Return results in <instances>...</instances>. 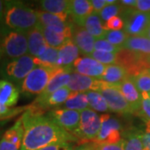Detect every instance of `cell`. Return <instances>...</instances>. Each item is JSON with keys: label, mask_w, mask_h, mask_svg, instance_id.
<instances>
[{"label": "cell", "mask_w": 150, "mask_h": 150, "mask_svg": "<svg viewBox=\"0 0 150 150\" xmlns=\"http://www.w3.org/2000/svg\"><path fill=\"white\" fill-rule=\"evenodd\" d=\"M134 8L142 13H150V0H137Z\"/></svg>", "instance_id": "42"}, {"label": "cell", "mask_w": 150, "mask_h": 150, "mask_svg": "<svg viewBox=\"0 0 150 150\" xmlns=\"http://www.w3.org/2000/svg\"><path fill=\"white\" fill-rule=\"evenodd\" d=\"M118 87L123 97L125 98V99L127 100V102L129 103L133 112L139 113L141 108L142 97L140 92L138 90L130 76L122 82Z\"/></svg>", "instance_id": "16"}, {"label": "cell", "mask_w": 150, "mask_h": 150, "mask_svg": "<svg viewBox=\"0 0 150 150\" xmlns=\"http://www.w3.org/2000/svg\"><path fill=\"white\" fill-rule=\"evenodd\" d=\"M38 5L44 12L68 18L69 15L70 1L68 0H42Z\"/></svg>", "instance_id": "23"}, {"label": "cell", "mask_w": 150, "mask_h": 150, "mask_svg": "<svg viewBox=\"0 0 150 150\" xmlns=\"http://www.w3.org/2000/svg\"><path fill=\"white\" fill-rule=\"evenodd\" d=\"M1 139H2V137H1V134H0V140H1Z\"/></svg>", "instance_id": "52"}, {"label": "cell", "mask_w": 150, "mask_h": 150, "mask_svg": "<svg viewBox=\"0 0 150 150\" xmlns=\"http://www.w3.org/2000/svg\"><path fill=\"white\" fill-rule=\"evenodd\" d=\"M129 77L127 71L123 67L118 64H111L106 66L105 72L100 80L104 81L111 85L118 86Z\"/></svg>", "instance_id": "24"}, {"label": "cell", "mask_w": 150, "mask_h": 150, "mask_svg": "<svg viewBox=\"0 0 150 150\" xmlns=\"http://www.w3.org/2000/svg\"><path fill=\"white\" fill-rule=\"evenodd\" d=\"M116 64L120 65L129 76L150 69V56L122 48L116 55Z\"/></svg>", "instance_id": "7"}, {"label": "cell", "mask_w": 150, "mask_h": 150, "mask_svg": "<svg viewBox=\"0 0 150 150\" xmlns=\"http://www.w3.org/2000/svg\"><path fill=\"white\" fill-rule=\"evenodd\" d=\"M146 37L148 38L149 39H150V23L148 29H147V32H146Z\"/></svg>", "instance_id": "49"}, {"label": "cell", "mask_w": 150, "mask_h": 150, "mask_svg": "<svg viewBox=\"0 0 150 150\" xmlns=\"http://www.w3.org/2000/svg\"><path fill=\"white\" fill-rule=\"evenodd\" d=\"M79 49L72 38L65 42L59 48V65L60 67H73V64L79 57Z\"/></svg>", "instance_id": "19"}, {"label": "cell", "mask_w": 150, "mask_h": 150, "mask_svg": "<svg viewBox=\"0 0 150 150\" xmlns=\"http://www.w3.org/2000/svg\"><path fill=\"white\" fill-rule=\"evenodd\" d=\"M72 40L84 55H90L94 51L96 38L93 37L84 28L75 23L72 25Z\"/></svg>", "instance_id": "15"}, {"label": "cell", "mask_w": 150, "mask_h": 150, "mask_svg": "<svg viewBox=\"0 0 150 150\" xmlns=\"http://www.w3.org/2000/svg\"><path fill=\"white\" fill-rule=\"evenodd\" d=\"M72 93V91L70 90L68 87H64L58 89L53 93H51L48 98H46L43 101L38 103H33V105L34 107L40 108H47L59 107L63 106L68 98Z\"/></svg>", "instance_id": "22"}, {"label": "cell", "mask_w": 150, "mask_h": 150, "mask_svg": "<svg viewBox=\"0 0 150 150\" xmlns=\"http://www.w3.org/2000/svg\"><path fill=\"white\" fill-rule=\"evenodd\" d=\"M129 35L124 30H117V31H106L103 38L108 41L113 45L122 48Z\"/></svg>", "instance_id": "34"}, {"label": "cell", "mask_w": 150, "mask_h": 150, "mask_svg": "<svg viewBox=\"0 0 150 150\" xmlns=\"http://www.w3.org/2000/svg\"><path fill=\"white\" fill-rule=\"evenodd\" d=\"M73 69L75 73L79 74L101 79L105 72L106 65L98 62L91 57H79L74 63Z\"/></svg>", "instance_id": "12"}, {"label": "cell", "mask_w": 150, "mask_h": 150, "mask_svg": "<svg viewBox=\"0 0 150 150\" xmlns=\"http://www.w3.org/2000/svg\"><path fill=\"white\" fill-rule=\"evenodd\" d=\"M144 132L132 131L128 134L125 139L124 150H144Z\"/></svg>", "instance_id": "32"}, {"label": "cell", "mask_w": 150, "mask_h": 150, "mask_svg": "<svg viewBox=\"0 0 150 150\" xmlns=\"http://www.w3.org/2000/svg\"><path fill=\"white\" fill-rule=\"evenodd\" d=\"M124 27V23L121 17L116 16L108 19L103 24V28L105 31H117L121 30Z\"/></svg>", "instance_id": "39"}, {"label": "cell", "mask_w": 150, "mask_h": 150, "mask_svg": "<svg viewBox=\"0 0 150 150\" xmlns=\"http://www.w3.org/2000/svg\"><path fill=\"white\" fill-rule=\"evenodd\" d=\"M62 69L63 67L57 69H47L37 66L23 81L19 90L27 95L41 94L48 86L50 80L59 73Z\"/></svg>", "instance_id": "5"}, {"label": "cell", "mask_w": 150, "mask_h": 150, "mask_svg": "<svg viewBox=\"0 0 150 150\" xmlns=\"http://www.w3.org/2000/svg\"><path fill=\"white\" fill-rule=\"evenodd\" d=\"M116 55H117V54L95 51L94 50L90 54V57L93 59H95L98 62L108 66V65L116 64Z\"/></svg>", "instance_id": "35"}, {"label": "cell", "mask_w": 150, "mask_h": 150, "mask_svg": "<svg viewBox=\"0 0 150 150\" xmlns=\"http://www.w3.org/2000/svg\"><path fill=\"white\" fill-rule=\"evenodd\" d=\"M21 118L24 129L21 150H38L53 144L77 141L74 134L62 129L48 115H42L33 105Z\"/></svg>", "instance_id": "1"}, {"label": "cell", "mask_w": 150, "mask_h": 150, "mask_svg": "<svg viewBox=\"0 0 150 150\" xmlns=\"http://www.w3.org/2000/svg\"><path fill=\"white\" fill-rule=\"evenodd\" d=\"M125 139L116 144H96V150H124Z\"/></svg>", "instance_id": "40"}, {"label": "cell", "mask_w": 150, "mask_h": 150, "mask_svg": "<svg viewBox=\"0 0 150 150\" xmlns=\"http://www.w3.org/2000/svg\"><path fill=\"white\" fill-rule=\"evenodd\" d=\"M39 24L42 27H62L66 28L70 26L69 23H67V19L63 17L58 16L50 13H47L44 11H36Z\"/></svg>", "instance_id": "29"}, {"label": "cell", "mask_w": 150, "mask_h": 150, "mask_svg": "<svg viewBox=\"0 0 150 150\" xmlns=\"http://www.w3.org/2000/svg\"><path fill=\"white\" fill-rule=\"evenodd\" d=\"M8 29L6 27L0 28L2 33L0 40L2 55L7 59H13L28 54L27 33Z\"/></svg>", "instance_id": "4"}, {"label": "cell", "mask_w": 150, "mask_h": 150, "mask_svg": "<svg viewBox=\"0 0 150 150\" xmlns=\"http://www.w3.org/2000/svg\"><path fill=\"white\" fill-rule=\"evenodd\" d=\"M123 7V6H122ZM124 31L129 36H146L150 23V13H142L132 8H122Z\"/></svg>", "instance_id": "6"}, {"label": "cell", "mask_w": 150, "mask_h": 150, "mask_svg": "<svg viewBox=\"0 0 150 150\" xmlns=\"http://www.w3.org/2000/svg\"><path fill=\"white\" fill-rule=\"evenodd\" d=\"M101 128L100 116L91 108H87L80 113V123L75 137L80 139L81 143L86 144L96 139Z\"/></svg>", "instance_id": "8"}, {"label": "cell", "mask_w": 150, "mask_h": 150, "mask_svg": "<svg viewBox=\"0 0 150 150\" xmlns=\"http://www.w3.org/2000/svg\"><path fill=\"white\" fill-rule=\"evenodd\" d=\"M145 125L146 129L144 132V136H143V140L144 144H150V121H145Z\"/></svg>", "instance_id": "45"}, {"label": "cell", "mask_w": 150, "mask_h": 150, "mask_svg": "<svg viewBox=\"0 0 150 150\" xmlns=\"http://www.w3.org/2000/svg\"><path fill=\"white\" fill-rule=\"evenodd\" d=\"M79 26L84 28L86 30L96 39L103 38L104 33L106 32L103 28V24L101 18L98 14L94 13L87 17Z\"/></svg>", "instance_id": "27"}, {"label": "cell", "mask_w": 150, "mask_h": 150, "mask_svg": "<svg viewBox=\"0 0 150 150\" xmlns=\"http://www.w3.org/2000/svg\"><path fill=\"white\" fill-rule=\"evenodd\" d=\"M122 8L123 7L119 4V2H118L117 4H109V5L106 6L100 12V13L98 15L101 18L103 21L107 22L108 19L112 18L113 17L118 16V13H121Z\"/></svg>", "instance_id": "36"}, {"label": "cell", "mask_w": 150, "mask_h": 150, "mask_svg": "<svg viewBox=\"0 0 150 150\" xmlns=\"http://www.w3.org/2000/svg\"><path fill=\"white\" fill-rule=\"evenodd\" d=\"M73 67H63L61 71L54 76V78L48 83V86L44 89V91L39 94L33 103H38L43 101L46 98H48L51 93H53L58 89L67 87L69 85L71 79V74L74 73Z\"/></svg>", "instance_id": "13"}, {"label": "cell", "mask_w": 150, "mask_h": 150, "mask_svg": "<svg viewBox=\"0 0 150 150\" xmlns=\"http://www.w3.org/2000/svg\"><path fill=\"white\" fill-rule=\"evenodd\" d=\"M19 98V88L5 79L0 80V103L6 107L14 106Z\"/></svg>", "instance_id": "20"}, {"label": "cell", "mask_w": 150, "mask_h": 150, "mask_svg": "<svg viewBox=\"0 0 150 150\" xmlns=\"http://www.w3.org/2000/svg\"><path fill=\"white\" fill-rule=\"evenodd\" d=\"M4 1H0V28L4 24Z\"/></svg>", "instance_id": "48"}, {"label": "cell", "mask_w": 150, "mask_h": 150, "mask_svg": "<svg viewBox=\"0 0 150 150\" xmlns=\"http://www.w3.org/2000/svg\"><path fill=\"white\" fill-rule=\"evenodd\" d=\"M34 59L36 66L43 67L47 69H57L59 68V48H51L48 46L43 54Z\"/></svg>", "instance_id": "26"}, {"label": "cell", "mask_w": 150, "mask_h": 150, "mask_svg": "<svg viewBox=\"0 0 150 150\" xmlns=\"http://www.w3.org/2000/svg\"><path fill=\"white\" fill-rule=\"evenodd\" d=\"M142 101L139 115L144 119V121H150V95L149 93H142Z\"/></svg>", "instance_id": "38"}, {"label": "cell", "mask_w": 150, "mask_h": 150, "mask_svg": "<svg viewBox=\"0 0 150 150\" xmlns=\"http://www.w3.org/2000/svg\"><path fill=\"white\" fill-rule=\"evenodd\" d=\"M86 94L88 99V104L91 109L98 112H107L109 110L108 103L103 95L96 91L86 92Z\"/></svg>", "instance_id": "31"}, {"label": "cell", "mask_w": 150, "mask_h": 150, "mask_svg": "<svg viewBox=\"0 0 150 150\" xmlns=\"http://www.w3.org/2000/svg\"><path fill=\"white\" fill-rule=\"evenodd\" d=\"M91 4L93 8V13L99 14L100 12L108 5L107 0H92Z\"/></svg>", "instance_id": "43"}, {"label": "cell", "mask_w": 150, "mask_h": 150, "mask_svg": "<svg viewBox=\"0 0 150 150\" xmlns=\"http://www.w3.org/2000/svg\"><path fill=\"white\" fill-rule=\"evenodd\" d=\"M73 150H96V144L93 142L83 144L79 147L74 148Z\"/></svg>", "instance_id": "46"}, {"label": "cell", "mask_w": 150, "mask_h": 150, "mask_svg": "<svg viewBox=\"0 0 150 150\" xmlns=\"http://www.w3.org/2000/svg\"><path fill=\"white\" fill-rule=\"evenodd\" d=\"M132 80L137 87L138 90L142 93H150V69L141 72L134 76H130Z\"/></svg>", "instance_id": "33"}, {"label": "cell", "mask_w": 150, "mask_h": 150, "mask_svg": "<svg viewBox=\"0 0 150 150\" xmlns=\"http://www.w3.org/2000/svg\"><path fill=\"white\" fill-rule=\"evenodd\" d=\"M36 67L33 57L29 54L18 59H6L0 66V76L5 80L20 86L23 81Z\"/></svg>", "instance_id": "3"}, {"label": "cell", "mask_w": 150, "mask_h": 150, "mask_svg": "<svg viewBox=\"0 0 150 150\" xmlns=\"http://www.w3.org/2000/svg\"><path fill=\"white\" fill-rule=\"evenodd\" d=\"M80 112L66 108H56L49 112L48 116L63 129L75 136L79 128Z\"/></svg>", "instance_id": "10"}, {"label": "cell", "mask_w": 150, "mask_h": 150, "mask_svg": "<svg viewBox=\"0 0 150 150\" xmlns=\"http://www.w3.org/2000/svg\"><path fill=\"white\" fill-rule=\"evenodd\" d=\"M23 135H24V129H23L22 118H20L17 120L16 123L11 128L6 131L2 137L7 141L10 142L11 144L16 145L17 147L21 150Z\"/></svg>", "instance_id": "30"}, {"label": "cell", "mask_w": 150, "mask_h": 150, "mask_svg": "<svg viewBox=\"0 0 150 150\" xmlns=\"http://www.w3.org/2000/svg\"><path fill=\"white\" fill-rule=\"evenodd\" d=\"M4 19L7 28L27 33L39 24L37 12L20 1H4Z\"/></svg>", "instance_id": "2"}, {"label": "cell", "mask_w": 150, "mask_h": 150, "mask_svg": "<svg viewBox=\"0 0 150 150\" xmlns=\"http://www.w3.org/2000/svg\"><path fill=\"white\" fill-rule=\"evenodd\" d=\"M118 86L108 84L105 88L98 91V93H100L105 98L109 110L121 114L134 113L129 103L123 97Z\"/></svg>", "instance_id": "9"}, {"label": "cell", "mask_w": 150, "mask_h": 150, "mask_svg": "<svg viewBox=\"0 0 150 150\" xmlns=\"http://www.w3.org/2000/svg\"><path fill=\"white\" fill-rule=\"evenodd\" d=\"M122 48L150 56V39L146 36H129Z\"/></svg>", "instance_id": "25"}, {"label": "cell", "mask_w": 150, "mask_h": 150, "mask_svg": "<svg viewBox=\"0 0 150 150\" xmlns=\"http://www.w3.org/2000/svg\"><path fill=\"white\" fill-rule=\"evenodd\" d=\"M121 49H122L121 48L113 45L103 38H98V39H96L95 43H94V50L95 51L118 54Z\"/></svg>", "instance_id": "37"}, {"label": "cell", "mask_w": 150, "mask_h": 150, "mask_svg": "<svg viewBox=\"0 0 150 150\" xmlns=\"http://www.w3.org/2000/svg\"><path fill=\"white\" fill-rule=\"evenodd\" d=\"M64 108L82 112L88 108V99L86 93L72 92L68 100L63 105Z\"/></svg>", "instance_id": "28"}, {"label": "cell", "mask_w": 150, "mask_h": 150, "mask_svg": "<svg viewBox=\"0 0 150 150\" xmlns=\"http://www.w3.org/2000/svg\"><path fill=\"white\" fill-rule=\"evenodd\" d=\"M72 25L66 28L42 27L45 41L51 48H59L64 43L72 38Z\"/></svg>", "instance_id": "14"}, {"label": "cell", "mask_w": 150, "mask_h": 150, "mask_svg": "<svg viewBox=\"0 0 150 150\" xmlns=\"http://www.w3.org/2000/svg\"><path fill=\"white\" fill-rule=\"evenodd\" d=\"M121 6L124 8H134L137 4V0H121L118 1Z\"/></svg>", "instance_id": "47"}, {"label": "cell", "mask_w": 150, "mask_h": 150, "mask_svg": "<svg viewBox=\"0 0 150 150\" xmlns=\"http://www.w3.org/2000/svg\"><path fill=\"white\" fill-rule=\"evenodd\" d=\"M108 84V83L104 81L74 72L71 74L70 82L67 87L72 92L86 93L88 91H100Z\"/></svg>", "instance_id": "11"}, {"label": "cell", "mask_w": 150, "mask_h": 150, "mask_svg": "<svg viewBox=\"0 0 150 150\" xmlns=\"http://www.w3.org/2000/svg\"><path fill=\"white\" fill-rule=\"evenodd\" d=\"M144 150H150V149H149V148H146V147H144Z\"/></svg>", "instance_id": "50"}, {"label": "cell", "mask_w": 150, "mask_h": 150, "mask_svg": "<svg viewBox=\"0 0 150 150\" xmlns=\"http://www.w3.org/2000/svg\"><path fill=\"white\" fill-rule=\"evenodd\" d=\"M72 143H57L46 146L38 150H73Z\"/></svg>", "instance_id": "41"}, {"label": "cell", "mask_w": 150, "mask_h": 150, "mask_svg": "<svg viewBox=\"0 0 150 150\" xmlns=\"http://www.w3.org/2000/svg\"><path fill=\"white\" fill-rule=\"evenodd\" d=\"M28 54L33 58H37L43 54L48 48V44L43 36V29L40 24L27 33Z\"/></svg>", "instance_id": "17"}, {"label": "cell", "mask_w": 150, "mask_h": 150, "mask_svg": "<svg viewBox=\"0 0 150 150\" xmlns=\"http://www.w3.org/2000/svg\"><path fill=\"white\" fill-rule=\"evenodd\" d=\"M101 128L96 139L93 141L95 144H104L109 135L114 131H120L122 129L121 123L117 118H112L108 114L100 115Z\"/></svg>", "instance_id": "18"}, {"label": "cell", "mask_w": 150, "mask_h": 150, "mask_svg": "<svg viewBox=\"0 0 150 150\" xmlns=\"http://www.w3.org/2000/svg\"><path fill=\"white\" fill-rule=\"evenodd\" d=\"M1 55H2V54H1V50H0V58H1Z\"/></svg>", "instance_id": "51"}, {"label": "cell", "mask_w": 150, "mask_h": 150, "mask_svg": "<svg viewBox=\"0 0 150 150\" xmlns=\"http://www.w3.org/2000/svg\"><path fill=\"white\" fill-rule=\"evenodd\" d=\"M0 150H20L16 145L11 144L10 142L4 139L3 137L0 140Z\"/></svg>", "instance_id": "44"}, {"label": "cell", "mask_w": 150, "mask_h": 150, "mask_svg": "<svg viewBox=\"0 0 150 150\" xmlns=\"http://www.w3.org/2000/svg\"><path fill=\"white\" fill-rule=\"evenodd\" d=\"M69 13L74 20V23L79 25L88 16L93 13L91 1L88 0H72L70 1Z\"/></svg>", "instance_id": "21"}]
</instances>
